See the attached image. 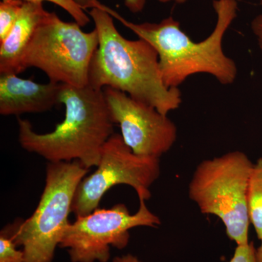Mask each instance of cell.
<instances>
[{"label":"cell","mask_w":262,"mask_h":262,"mask_svg":"<svg viewBox=\"0 0 262 262\" xmlns=\"http://www.w3.org/2000/svg\"><path fill=\"white\" fill-rule=\"evenodd\" d=\"M99 44L97 31L84 32L77 22H66L50 13L38 24L21 60L22 71L40 70L50 82L89 85L91 60Z\"/></svg>","instance_id":"obj_6"},{"label":"cell","mask_w":262,"mask_h":262,"mask_svg":"<svg viewBox=\"0 0 262 262\" xmlns=\"http://www.w3.org/2000/svg\"><path fill=\"white\" fill-rule=\"evenodd\" d=\"M17 247L8 225L0 232V262H24V251Z\"/></svg>","instance_id":"obj_14"},{"label":"cell","mask_w":262,"mask_h":262,"mask_svg":"<svg viewBox=\"0 0 262 262\" xmlns=\"http://www.w3.org/2000/svg\"><path fill=\"white\" fill-rule=\"evenodd\" d=\"M24 0H2L0 3V42L9 35L18 20Z\"/></svg>","instance_id":"obj_13"},{"label":"cell","mask_w":262,"mask_h":262,"mask_svg":"<svg viewBox=\"0 0 262 262\" xmlns=\"http://www.w3.org/2000/svg\"><path fill=\"white\" fill-rule=\"evenodd\" d=\"M213 8L216 14L215 28L209 37L199 42L183 32L173 17L159 23L135 24L108 7L105 6V10L155 48L164 84L168 89H179L188 77L196 74L211 75L222 84L233 83L237 78V65L224 53L222 42L237 18V0H213Z\"/></svg>","instance_id":"obj_2"},{"label":"cell","mask_w":262,"mask_h":262,"mask_svg":"<svg viewBox=\"0 0 262 262\" xmlns=\"http://www.w3.org/2000/svg\"><path fill=\"white\" fill-rule=\"evenodd\" d=\"M229 262H257L256 258V248L253 242L247 245L237 246L233 256Z\"/></svg>","instance_id":"obj_16"},{"label":"cell","mask_w":262,"mask_h":262,"mask_svg":"<svg viewBox=\"0 0 262 262\" xmlns=\"http://www.w3.org/2000/svg\"><path fill=\"white\" fill-rule=\"evenodd\" d=\"M258 2H259L260 4L262 5V0H258Z\"/></svg>","instance_id":"obj_23"},{"label":"cell","mask_w":262,"mask_h":262,"mask_svg":"<svg viewBox=\"0 0 262 262\" xmlns=\"http://www.w3.org/2000/svg\"><path fill=\"white\" fill-rule=\"evenodd\" d=\"M99 44L89 68V85L110 87L154 106L168 116L182 102L178 88L168 89L162 80L159 58L144 39L130 40L117 31L113 16L101 4L89 12Z\"/></svg>","instance_id":"obj_1"},{"label":"cell","mask_w":262,"mask_h":262,"mask_svg":"<svg viewBox=\"0 0 262 262\" xmlns=\"http://www.w3.org/2000/svg\"><path fill=\"white\" fill-rule=\"evenodd\" d=\"M89 169L80 162L49 163L39 204L27 220L9 225L15 244L22 246L24 262H53L70 225L74 196Z\"/></svg>","instance_id":"obj_5"},{"label":"cell","mask_w":262,"mask_h":262,"mask_svg":"<svg viewBox=\"0 0 262 262\" xmlns=\"http://www.w3.org/2000/svg\"><path fill=\"white\" fill-rule=\"evenodd\" d=\"M253 166L243 151H229L198 164L188 187L189 199L203 214L220 219L237 246L250 242L247 192Z\"/></svg>","instance_id":"obj_4"},{"label":"cell","mask_w":262,"mask_h":262,"mask_svg":"<svg viewBox=\"0 0 262 262\" xmlns=\"http://www.w3.org/2000/svg\"><path fill=\"white\" fill-rule=\"evenodd\" d=\"M256 261L262 262V239L261 245L257 248H256Z\"/></svg>","instance_id":"obj_21"},{"label":"cell","mask_w":262,"mask_h":262,"mask_svg":"<svg viewBox=\"0 0 262 262\" xmlns=\"http://www.w3.org/2000/svg\"><path fill=\"white\" fill-rule=\"evenodd\" d=\"M24 1L41 3L44 1L51 2L53 4L63 8L81 27H84L90 22V18L86 14L83 8H81L75 0H24Z\"/></svg>","instance_id":"obj_15"},{"label":"cell","mask_w":262,"mask_h":262,"mask_svg":"<svg viewBox=\"0 0 262 262\" xmlns=\"http://www.w3.org/2000/svg\"><path fill=\"white\" fill-rule=\"evenodd\" d=\"M158 2L161 3H170V2H175L177 3H185L187 0H158Z\"/></svg>","instance_id":"obj_22"},{"label":"cell","mask_w":262,"mask_h":262,"mask_svg":"<svg viewBox=\"0 0 262 262\" xmlns=\"http://www.w3.org/2000/svg\"><path fill=\"white\" fill-rule=\"evenodd\" d=\"M62 83H37L15 74L0 77V114L3 116L41 113L60 103Z\"/></svg>","instance_id":"obj_10"},{"label":"cell","mask_w":262,"mask_h":262,"mask_svg":"<svg viewBox=\"0 0 262 262\" xmlns=\"http://www.w3.org/2000/svg\"><path fill=\"white\" fill-rule=\"evenodd\" d=\"M160 176V158L133 152L121 135L114 134L101 149L95 172L80 183L74 196L72 213L86 215L98 208L111 188L125 184L135 189L138 196L151 198L150 187Z\"/></svg>","instance_id":"obj_8"},{"label":"cell","mask_w":262,"mask_h":262,"mask_svg":"<svg viewBox=\"0 0 262 262\" xmlns=\"http://www.w3.org/2000/svg\"><path fill=\"white\" fill-rule=\"evenodd\" d=\"M113 262H142L137 256L127 253V254L122 255V256H115L113 258Z\"/></svg>","instance_id":"obj_19"},{"label":"cell","mask_w":262,"mask_h":262,"mask_svg":"<svg viewBox=\"0 0 262 262\" xmlns=\"http://www.w3.org/2000/svg\"><path fill=\"white\" fill-rule=\"evenodd\" d=\"M103 92L114 123L133 152L160 158L173 147L177 127L168 116L122 91L105 87Z\"/></svg>","instance_id":"obj_9"},{"label":"cell","mask_w":262,"mask_h":262,"mask_svg":"<svg viewBox=\"0 0 262 262\" xmlns=\"http://www.w3.org/2000/svg\"><path fill=\"white\" fill-rule=\"evenodd\" d=\"M42 3L24 1L23 8L9 35L0 42V74L23 72L21 60L24 52L41 20L47 14Z\"/></svg>","instance_id":"obj_11"},{"label":"cell","mask_w":262,"mask_h":262,"mask_svg":"<svg viewBox=\"0 0 262 262\" xmlns=\"http://www.w3.org/2000/svg\"><path fill=\"white\" fill-rule=\"evenodd\" d=\"M75 1L84 10L89 9V8L92 9V8H96L101 4L99 2H94L93 0H75Z\"/></svg>","instance_id":"obj_20"},{"label":"cell","mask_w":262,"mask_h":262,"mask_svg":"<svg viewBox=\"0 0 262 262\" xmlns=\"http://www.w3.org/2000/svg\"><path fill=\"white\" fill-rule=\"evenodd\" d=\"M93 1L97 2L98 0H93ZM124 3L131 13H138L144 9L146 0H124Z\"/></svg>","instance_id":"obj_18"},{"label":"cell","mask_w":262,"mask_h":262,"mask_svg":"<svg viewBox=\"0 0 262 262\" xmlns=\"http://www.w3.org/2000/svg\"><path fill=\"white\" fill-rule=\"evenodd\" d=\"M139 208L130 214L123 203L110 209L96 208L92 213L76 217L66 230L59 247L67 249L72 262H107L111 247L126 248L130 241L129 231L139 227L158 228L159 217L150 211L146 200L139 196Z\"/></svg>","instance_id":"obj_7"},{"label":"cell","mask_w":262,"mask_h":262,"mask_svg":"<svg viewBox=\"0 0 262 262\" xmlns=\"http://www.w3.org/2000/svg\"><path fill=\"white\" fill-rule=\"evenodd\" d=\"M60 103L64 120L47 134H38L28 120L18 117L20 146L50 163L77 160L88 169L97 166L103 145L115 134L103 90L62 84Z\"/></svg>","instance_id":"obj_3"},{"label":"cell","mask_w":262,"mask_h":262,"mask_svg":"<svg viewBox=\"0 0 262 262\" xmlns=\"http://www.w3.org/2000/svg\"><path fill=\"white\" fill-rule=\"evenodd\" d=\"M247 204L250 223L262 239V158L253 163L248 181Z\"/></svg>","instance_id":"obj_12"},{"label":"cell","mask_w":262,"mask_h":262,"mask_svg":"<svg viewBox=\"0 0 262 262\" xmlns=\"http://www.w3.org/2000/svg\"><path fill=\"white\" fill-rule=\"evenodd\" d=\"M251 30L256 38L258 46L262 51V13L254 17L251 21Z\"/></svg>","instance_id":"obj_17"}]
</instances>
